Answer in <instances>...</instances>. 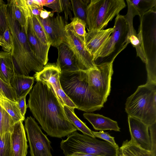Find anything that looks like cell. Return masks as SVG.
Listing matches in <instances>:
<instances>
[{"label":"cell","instance_id":"cell-1","mask_svg":"<svg viewBox=\"0 0 156 156\" xmlns=\"http://www.w3.org/2000/svg\"><path fill=\"white\" fill-rule=\"evenodd\" d=\"M27 108L47 134L61 138L76 131L68 119L63 107L50 87L40 81L29 94Z\"/></svg>","mask_w":156,"mask_h":156},{"label":"cell","instance_id":"cell-2","mask_svg":"<svg viewBox=\"0 0 156 156\" xmlns=\"http://www.w3.org/2000/svg\"><path fill=\"white\" fill-rule=\"evenodd\" d=\"M7 4L6 17L13 42L10 53L13 58L14 73L28 76L31 71L40 72L44 66L32 51L24 28L21 27L16 20L11 0H8Z\"/></svg>","mask_w":156,"mask_h":156},{"label":"cell","instance_id":"cell-3","mask_svg":"<svg viewBox=\"0 0 156 156\" xmlns=\"http://www.w3.org/2000/svg\"><path fill=\"white\" fill-rule=\"evenodd\" d=\"M63 90L78 109L87 113L99 110L105 103L90 87L86 71L60 72Z\"/></svg>","mask_w":156,"mask_h":156},{"label":"cell","instance_id":"cell-4","mask_svg":"<svg viewBox=\"0 0 156 156\" xmlns=\"http://www.w3.org/2000/svg\"><path fill=\"white\" fill-rule=\"evenodd\" d=\"M125 111L150 126L156 123V84L146 83L138 87L127 99Z\"/></svg>","mask_w":156,"mask_h":156},{"label":"cell","instance_id":"cell-5","mask_svg":"<svg viewBox=\"0 0 156 156\" xmlns=\"http://www.w3.org/2000/svg\"><path fill=\"white\" fill-rule=\"evenodd\" d=\"M140 17L138 38L146 60V83H156V9Z\"/></svg>","mask_w":156,"mask_h":156},{"label":"cell","instance_id":"cell-6","mask_svg":"<svg viewBox=\"0 0 156 156\" xmlns=\"http://www.w3.org/2000/svg\"><path fill=\"white\" fill-rule=\"evenodd\" d=\"M126 6L124 0H91L87 10L88 30H103Z\"/></svg>","mask_w":156,"mask_h":156},{"label":"cell","instance_id":"cell-7","mask_svg":"<svg viewBox=\"0 0 156 156\" xmlns=\"http://www.w3.org/2000/svg\"><path fill=\"white\" fill-rule=\"evenodd\" d=\"M113 28L109 39L98 54L96 60L100 58L102 59L99 64L113 63L117 56L129 43L128 41L129 24L125 16L119 14L116 16Z\"/></svg>","mask_w":156,"mask_h":156},{"label":"cell","instance_id":"cell-8","mask_svg":"<svg viewBox=\"0 0 156 156\" xmlns=\"http://www.w3.org/2000/svg\"><path fill=\"white\" fill-rule=\"evenodd\" d=\"M95 68L86 70L89 86L96 94L105 103L111 91L112 62L96 65Z\"/></svg>","mask_w":156,"mask_h":156},{"label":"cell","instance_id":"cell-9","mask_svg":"<svg viewBox=\"0 0 156 156\" xmlns=\"http://www.w3.org/2000/svg\"><path fill=\"white\" fill-rule=\"evenodd\" d=\"M60 73L56 64L47 63L41 71L35 72L34 77L36 81L45 83L50 87L63 107L65 105L74 111V109L77 107L63 90L60 81Z\"/></svg>","mask_w":156,"mask_h":156},{"label":"cell","instance_id":"cell-10","mask_svg":"<svg viewBox=\"0 0 156 156\" xmlns=\"http://www.w3.org/2000/svg\"><path fill=\"white\" fill-rule=\"evenodd\" d=\"M25 128L31 156H53L51 153V142L31 116L25 120Z\"/></svg>","mask_w":156,"mask_h":156},{"label":"cell","instance_id":"cell-11","mask_svg":"<svg viewBox=\"0 0 156 156\" xmlns=\"http://www.w3.org/2000/svg\"><path fill=\"white\" fill-rule=\"evenodd\" d=\"M63 43L73 52L80 70L86 71L96 68L92 56L86 49L84 42L66 24L65 27Z\"/></svg>","mask_w":156,"mask_h":156},{"label":"cell","instance_id":"cell-12","mask_svg":"<svg viewBox=\"0 0 156 156\" xmlns=\"http://www.w3.org/2000/svg\"><path fill=\"white\" fill-rule=\"evenodd\" d=\"M39 18L49 40L51 45L57 48L63 43L66 25L62 17L58 13L55 17Z\"/></svg>","mask_w":156,"mask_h":156},{"label":"cell","instance_id":"cell-13","mask_svg":"<svg viewBox=\"0 0 156 156\" xmlns=\"http://www.w3.org/2000/svg\"><path fill=\"white\" fill-rule=\"evenodd\" d=\"M128 120L131 138L142 148L151 151L149 126L138 119L129 115Z\"/></svg>","mask_w":156,"mask_h":156},{"label":"cell","instance_id":"cell-14","mask_svg":"<svg viewBox=\"0 0 156 156\" xmlns=\"http://www.w3.org/2000/svg\"><path fill=\"white\" fill-rule=\"evenodd\" d=\"M113 30V27L101 30H88L84 43L85 47L92 56L94 62Z\"/></svg>","mask_w":156,"mask_h":156},{"label":"cell","instance_id":"cell-15","mask_svg":"<svg viewBox=\"0 0 156 156\" xmlns=\"http://www.w3.org/2000/svg\"><path fill=\"white\" fill-rule=\"evenodd\" d=\"M31 16L29 18L27 30L25 32L27 41L36 57L45 66L48 63V53L51 45L43 44L37 38L33 30Z\"/></svg>","mask_w":156,"mask_h":156},{"label":"cell","instance_id":"cell-16","mask_svg":"<svg viewBox=\"0 0 156 156\" xmlns=\"http://www.w3.org/2000/svg\"><path fill=\"white\" fill-rule=\"evenodd\" d=\"M23 121L16 123L11 133L13 156H26L28 146Z\"/></svg>","mask_w":156,"mask_h":156},{"label":"cell","instance_id":"cell-17","mask_svg":"<svg viewBox=\"0 0 156 156\" xmlns=\"http://www.w3.org/2000/svg\"><path fill=\"white\" fill-rule=\"evenodd\" d=\"M57 48L58 57L56 64L60 72L80 70L73 52L66 44L62 43Z\"/></svg>","mask_w":156,"mask_h":156},{"label":"cell","instance_id":"cell-18","mask_svg":"<svg viewBox=\"0 0 156 156\" xmlns=\"http://www.w3.org/2000/svg\"><path fill=\"white\" fill-rule=\"evenodd\" d=\"M34 77L14 74L10 82L16 99L26 96L30 92L34 83Z\"/></svg>","mask_w":156,"mask_h":156},{"label":"cell","instance_id":"cell-19","mask_svg":"<svg viewBox=\"0 0 156 156\" xmlns=\"http://www.w3.org/2000/svg\"><path fill=\"white\" fill-rule=\"evenodd\" d=\"M83 115L96 130L120 131V129L118 126L117 122L108 117L98 114L90 113H85Z\"/></svg>","mask_w":156,"mask_h":156},{"label":"cell","instance_id":"cell-20","mask_svg":"<svg viewBox=\"0 0 156 156\" xmlns=\"http://www.w3.org/2000/svg\"><path fill=\"white\" fill-rule=\"evenodd\" d=\"M15 18L20 26L27 30L29 18L32 13L26 0H11Z\"/></svg>","mask_w":156,"mask_h":156},{"label":"cell","instance_id":"cell-21","mask_svg":"<svg viewBox=\"0 0 156 156\" xmlns=\"http://www.w3.org/2000/svg\"><path fill=\"white\" fill-rule=\"evenodd\" d=\"M14 74L12 56L10 52L0 51V78L10 84Z\"/></svg>","mask_w":156,"mask_h":156},{"label":"cell","instance_id":"cell-22","mask_svg":"<svg viewBox=\"0 0 156 156\" xmlns=\"http://www.w3.org/2000/svg\"><path fill=\"white\" fill-rule=\"evenodd\" d=\"M119 151L124 156H156L151 151L141 148L131 138L124 141Z\"/></svg>","mask_w":156,"mask_h":156},{"label":"cell","instance_id":"cell-23","mask_svg":"<svg viewBox=\"0 0 156 156\" xmlns=\"http://www.w3.org/2000/svg\"><path fill=\"white\" fill-rule=\"evenodd\" d=\"M128 8L134 16L140 17L156 7V0H127Z\"/></svg>","mask_w":156,"mask_h":156},{"label":"cell","instance_id":"cell-24","mask_svg":"<svg viewBox=\"0 0 156 156\" xmlns=\"http://www.w3.org/2000/svg\"><path fill=\"white\" fill-rule=\"evenodd\" d=\"M125 16L128 22L129 31L128 34L129 43H131L136 50L137 56L139 57L145 63L146 60L144 54L141 47L139 41L137 37V34L133 26V21L134 16L130 12H127Z\"/></svg>","mask_w":156,"mask_h":156},{"label":"cell","instance_id":"cell-25","mask_svg":"<svg viewBox=\"0 0 156 156\" xmlns=\"http://www.w3.org/2000/svg\"><path fill=\"white\" fill-rule=\"evenodd\" d=\"M0 105L11 116L15 123L25 120V118L21 113L17 102L12 101L0 94Z\"/></svg>","mask_w":156,"mask_h":156},{"label":"cell","instance_id":"cell-26","mask_svg":"<svg viewBox=\"0 0 156 156\" xmlns=\"http://www.w3.org/2000/svg\"><path fill=\"white\" fill-rule=\"evenodd\" d=\"M63 108L68 119L77 128V130H80L84 134L95 138L93 135L92 130L76 115L74 111L65 105L63 106Z\"/></svg>","mask_w":156,"mask_h":156},{"label":"cell","instance_id":"cell-27","mask_svg":"<svg viewBox=\"0 0 156 156\" xmlns=\"http://www.w3.org/2000/svg\"><path fill=\"white\" fill-rule=\"evenodd\" d=\"M32 26L37 38L43 44H50V43L38 16L33 15L30 17Z\"/></svg>","mask_w":156,"mask_h":156},{"label":"cell","instance_id":"cell-28","mask_svg":"<svg viewBox=\"0 0 156 156\" xmlns=\"http://www.w3.org/2000/svg\"><path fill=\"white\" fill-rule=\"evenodd\" d=\"M72 11L75 17L78 18L87 23V10L89 1L71 0Z\"/></svg>","mask_w":156,"mask_h":156},{"label":"cell","instance_id":"cell-29","mask_svg":"<svg viewBox=\"0 0 156 156\" xmlns=\"http://www.w3.org/2000/svg\"><path fill=\"white\" fill-rule=\"evenodd\" d=\"M15 123L11 116L0 105V135L12 131Z\"/></svg>","mask_w":156,"mask_h":156},{"label":"cell","instance_id":"cell-30","mask_svg":"<svg viewBox=\"0 0 156 156\" xmlns=\"http://www.w3.org/2000/svg\"><path fill=\"white\" fill-rule=\"evenodd\" d=\"M67 25L85 43L87 33L85 29L87 27L86 23L78 18L74 17L71 23Z\"/></svg>","mask_w":156,"mask_h":156},{"label":"cell","instance_id":"cell-31","mask_svg":"<svg viewBox=\"0 0 156 156\" xmlns=\"http://www.w3.org/2000/svg\"><path fill=\"white\" fill-rule=\"evenodd\" d=\"M0 156H13L10 132L0 135Z\"/></svg>","mask_w":156,"mask_h":156},{"label":"cell","instance_id":"cell-32","mask_svg":"<svg viewBox=\"0 0 156 156\" xmlns=\"http://www.w3.org/2000/svg\"><path fill=\"white\" fill-rule=\"evenodd\" d=\"M13 40L9 27L0 36V46L4 51L10 52L13 46Z\"/></svg>","mask_w":156,"mask_h":156},{"label":"cell","instance_id":"cell-33","mask_svg":"<svg viewBox=\"0 0 156 156\" xmlns=\"http://www.w3.org/2000/svg\"><path fill=\"white\" fill-rule=\"evenodd\" d=\"M7 6V4L0 0V36L9 27L6 14Z\"/></svg>","mask_w":156,"mask_h":156},{"label":"cell","instance_id":"cell-34","mask_svg":"<svg viewBox=\"0 0 156 156\" xmlns=\"http://www.w3.org/2000/svg\"><path fill=\"white\" fill-rule=\"evenodd\" d=\"M0 94L9 100L17 102L15 94L11 87L0 78Z\"/></svg>","mask_w":156,"mask_h":156},{"label":"cell","instance_id":"cell-35","mask_svg":"<svg viewBox=\"0 0 156 156\" xmlns=\"http://www.w3.org/2000/svg\"><path fill=\"white\" fill-rule=\"evenodd\" d=\"M43 6H45L52 9V12L60 13L63 11L61 0H44Z\"/></svg>","mask_w":156,"mask_h":156},{"label":"cell","instance_id":"cell-36","mask_svg":"<svg viewBox=\"0 0 156 156\" xmlns=\"http://www.w3.org/2000/svg\"><path fill=\"white\" fill-rule=\"evenodd\" d=\"M92 133L95 138L97 137L104 140L110 143L115 147L119 148L118 145L115 141L114 137L111 136L108 133L104 132L103 131L99 132L92 131Z\"/></svg>","mask_w":156,"mask_h":156},{"label":"cell","instance_id":"cell-37","mask_svg":"<svg viewBox=\"0 0 156 156\" xmlns=\"http://www.w3.org/2000/svg\"><path fill=\"white\" fill-rule=\"evenodd\" d=\"M150 138L151 151L156 156V123L149 126Z\"/></svg>","mask_w":156,"mask_h":156},{"label":"cell","instance_id":"cell-38","mask_svg":"<svg viewBox=\"0 0 156 156\" xmlns=\"http://www.w3.org/2000/svg\"><path fill=\"white\" fill-rule=\"evenodd\" d=\"M61 2L65 20L66 21H67L69 18L72 20L73 18L72 13V8L70 0H61Z\"/></svg>","mask_w":156,"mask_h":156},{"label":"cell","instance_id":"cell-39","mask_svg":"<svg viewBox=\"0 0 156 156\" xmlns=\"http://www.w3.org/2000/svg\"><path fill=\"white\" fill-rule=\"evenodd\" d=\"M26 1L31 10L32 14L35 16H39L41 11L44 9L43 7L34 3L31 0H26Z\"/></svg>","mask_w":156,"mask_h":156},{"label":"cell","instance_id":"cell-40","mask_svg":"<svg viewBox=\"0 0 156 156\" xmlns=\"http://www.w3.org/2000/svg\"><path fill=\"white\" fill-rule=\"evenodd\" d=\"M26 96H24L17 99V101L21 113L23 117L25 118V115L27 108L26 102Z\"/></svg>","mask_w":156,"mask_h":156},{"label":"cell","instance_id":"cell-41","mask_svg":"<svg viewBox=\"0 0 156 156\" xmlns=\"http://www.w3.org/2000/svg\"><path fill=\"white\" fill-rule=\"evenodd\" d=\"M54 13L43 9L42 10L39 16L42 19H46L49 17H53Z\"/></svg>","mask_w":156,"mask_h":156},{"label":"cell","instance_id":"cell-42","mask_svg":"<svg viewBox=\"0 0 156 156\" xmlns=\"http://www.w3.org/2000/svg\"><path fill=\"white\" fill-rule=\"evenodd\" d=\"M69 156H97L79 152L74 153Z\"/></svg>","mask_w":156,"mask_h":156},{"label":"cell","instance_id":"cell-43","mask_svg":"<svg viewBox=\"0 0 156 156\" xmlns=\"http://www.w3.org/2000/svg\"><path fill=\"white\" fill-rule=\"evenodd\" d=\"M118 156H124L121 153L119 152V155H118Z\"/></svg>","mask_w":156,"mask_h":156}]
</instances>
